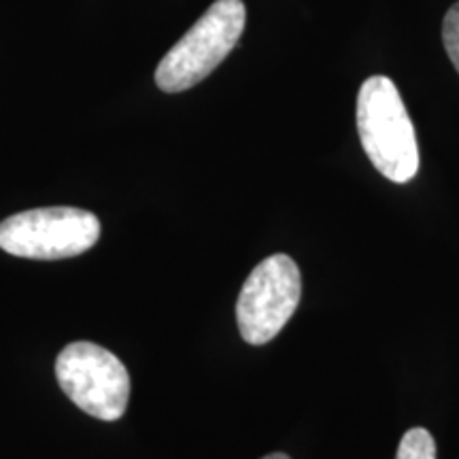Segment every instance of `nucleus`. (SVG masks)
Instances as JSON below:
<instances>
[{
	"label": "nucleus",
	"instance_id": "obj_1",
	"mask_svg": "<svg viewBox=\"0 0 459 459\" xmlns=\"http://www.w3.org/2000/svg\"><path fill=\"white\" fill-rule=\"evenodd\" d=\"M358 132L372 166L394 183H409L419 170V145L404 100L389 77L375 74L358 94Z\"/></svg>",
	"mask_w": 459,
	"mask_h": 459
},
{
	"label": "nucleus",
	"instance_id": "obj_2",
	"mask_svg": "<svg viewBox=\"0 0 459 459\" xmlns=\"http://www.w3.org/2000/svg\"><path fill=\"white\" fill-rule=\"evenodd\" d=\"M243 0H215L204 15L183 34L181 41L162 57L156 83L162 91L177 94L204 82L237 48L245 30Z\"/></svg>",
	"mask_w": 459,
	"mask_h": 459
},
{
	"label": "nucleus",
	"instance_id": "obj_3",
	"mask_svg": "<svg viewBox=\"0 0 459 459\" xmlns=\"http://www.w3.org/2000/svg\"><path fill=\"white\" fill-rule=\"evenodd\" d=\"M99 238V217L77 206L30 209L0 221V249L28 260L82 255Z\"/></svg>",
	"mask_w": 459,
	"mask_h": 459
},
{
	"label": "nucleus",
	"instance_id": "obj_4",
	"mask_svg": "<svg viewBox=\"0 0 459 459\" xmlns=\"http://www.w3.org/2000/svg\"><path fill=\"white\" fill-rule=\"evenodd\" d=\"M56 377L62 392L83 412L117 421L128 409L130 375L117 355L100 344L77 341L57 355Z\"/></svg>",
	"mask_w": 459,
	"mask_h": 459
},
{
	"label": "nucleus",
	"instance_id": "obj_5",
	"mask_svg": "<svg viewBox=\"0 0 459 459\" xmlns=\"http://www.w3.org/2000/svg\"><path fill=\"white\" fill-rule=\"evenodd\" d=\"M302 296L300 268L290 255L262 260L247 277L237 302V324L245 342H271L296 313Z\"/></svg>",
	"mask_w": 459,
	"mask_h": 459
},
{
	"label": "nucleus",
	"instance_id": "obj_6",
	"mask_svg": "<svg viewBox=\"0 0 459 459\" xmlns=\"http://www.w3.org/2000/svg\"><path fill=\"white\" fill-rule=\"evenodd\" d=\"M395 459H436V443L432 434L423 428H412L402 436Z\"/></svg>",
	"mask_w": 459,
	"mask_h": 459
},
{
	"label": "nucleus",
	"instance_id": "obj_7",
	"mask_svg": "<svg viewBox=\"0 0 459 459\" xmlns=\"http://www.w3.org/2000/svg\"><path fill=\"white\" fill-rule=\"evenodd\" d=\"M443 43L449 60L459 73V0L453 7L446 11L445 22H443Z\"/></svg>",
	"mask_w": 459,
	"mask_h": 459
},
{
	"label": "nucleus",
	"instance_id": "obj_8",
	"mask_svg": "<svg viewBox=\"0 0 459 459\" xmlns=\"http://www.w3.org/2000/svg\"><path fill=\"white\" fill-rule=\"evenodd\" d=\"M262 459H291L290 455H285V453H271V455L262 457Z\"/></svg>",
	"mask_w": 459,
	"mask_h": 459
}]
</instances>
